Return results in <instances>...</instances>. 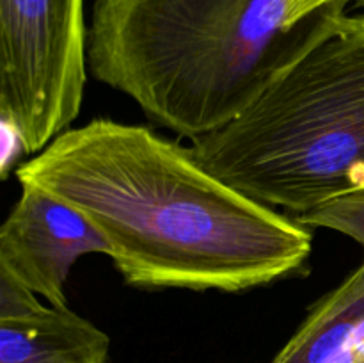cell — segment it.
<instances>
[{
	"mask_svg": "<svg viewBox=\"0 0 364 363\" xmlns=\"http://www.w3.org/2000/svg\"><path fill=\"white\" fill-rule=\"evenodd\" d=\"M16 178L80 212L132 287L244 292L295 276L313 253V228L144 125L95 117L68 128Z\"/></svg>",
	"mask_w": 364,
	"mask_h": 363,
	"instance_id": "1",
	"label": "cell"
},
{
	"mask_svg": "<svg viewBox=\"0 0 364 363\" xmlns=\"http://www.w3.org/2000/svg\"><path fill=\"white\" fill-rule=\"evenodd\" d=\"M322 13L290 27L288 0H95L89 71L196 141L255 102Z\"/></svg>",
	"mask_w": 364,
	"mask_h": 363,
	"instance_id": "2",
	"label": "cell"
},
{
	"mask_svg": "<svg viewBox=\"0 0 364 363\" xmlns=\"http://www.w3.org/2000/svg\"><path fill=\"white\" fill-rule=\"evenodd\" d=\"M191 148L220 180L291 217L364 191V14L323 11L255 102Z\"/></svg>",
	"mask_w": 364,
	"mask_h": 363,
	"instance_id": "3",
	"label": "cell"
},
{
	"mask_svg": "<svg viewBox=\"0 0 364 363\" xmlns=\"http://www.w3.org/2000/svg\"><path fill=\"white\" fill-rule=\"evenodd\" d=\"M87 32L85 0H0V114L31 157L80 114Z\"/></svg>",
	"mask_w": 364,
	"mask_h": 363,
	"instance_id": "4",
	"label": "cell"
},
{
	"mask_svg": "<svg viewBox=\"0 0 364 363\" xmlns=\"http://www.w3.org/2000/svg\"><path fill=\"white\" fill-rule=\"evenodd\" d=\"M20 187V198L0 228V274L64 308L77 260L109 255V246L80 212L34 185Z\"/></svg>",
	"mask_w": 364,
	"mask_h": 363,
	"instance_id": "5",
	"label": "cell"
},
{
	"mask_svg": "<svg viewBox=\"0 0 364 363\" xmlns=\"http://www.w3.org/2000/svg\"><path fill=\"white\" fill-rule=\"evenodd\" d=\"M0 363H112L109 335L0 274Z\"/></svg>",
	"mask_w": 364,
	"mask_h": 363,
	"instance_id": "6",
	"label": "cell"
},
{
	"mask_svg": "<svg viewBox=\"0 0 364 363\" xmlns=\"http://www.w3.org/2000/svg\"><path fill=\"white\" fill-rule=\"evenodd\" d=\"M269 363H364L363 263L306 313Z\"/></svg>",
	"mask_w": 364,
	"mask_h": 363,
	"instance_id": "7",
	"label": "cell"
},
{
	"mask_svg": "<svg viewBox=\"0 0 364 363\" xmlns=\"http://www.w3.org/2000/svg\"><path fill=\"white\" fill-rule=\"evenodd\" d=\"M295 219L309 228H327L354 238L364 251V191L341 196Z\"/></svg>",
	"mask_w": 364,
	"mask_h": 363,
	"instance_id": "8",
	"label": "cell"
},
{
	"mask_svg": "<svg viewBox=\"0 0 364 363\" xmlns=\"http://www.w3.org/2000/svg\"><path fill=\"white\" fill-rule=\"evenodd\" d=\"M350 2L354 0H288V25L295 27L306 18L322 13L326 9H333V7L347 9Z\"/></svg>",
	"mask_w": 364,
	"mask_h": 363,
	"instance_id": "9",
	"label": "cell"
},
{
	"mask_svg": "<svg viewBox=\"0 0 364 363\" xmlns=\"http://www.w3.org/2000/svg\"><path fill=\"white\" fill-rule=\"evenodd\" d=\"M354 2H355V6L361 7V9H364V0H354Z\"/></svg>",
	"mask_w": 364,
	"mask_h": 363,
	"instance_id": "10",
	"label": "cell"
}]
</instances>
